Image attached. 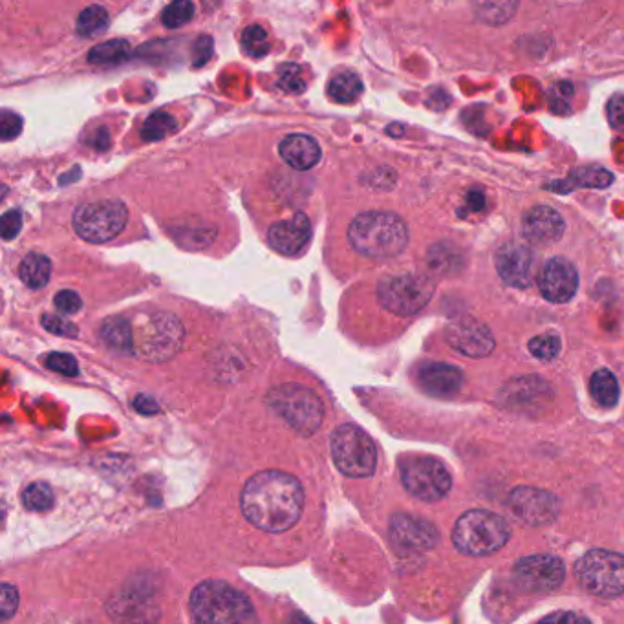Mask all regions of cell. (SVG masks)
<instances>
[{
    "label": "cell",
    "instance_id": "obj_31",
    "mask_svg": "<svg viewBox=\"0 0 624 624\" xmlns=\"http://www.w3.org/2000/svg\"><path fill=\"white\" fill-rule=\"evenodd\" d=\"M22 502L30 511H46V509L54 506V491L50 485L44 484V482H35V484L26 487V491L22 495Z\"/></svg>",
    "mask_w": 624,
    "mask_h": 624
},
{
    "label": "cell",
    "instance_id": "obj_44",
    "mask_svg": "<svg viewBox=\"0 0 624 624\" xmlns=\"http://www.w3.org/2000/svg\"><path fill=\"white\" fill-rule=\"evenodd\" d=\"M538 624H592L586 617L573 612H559V614L549 615Z\"/></svg>",
    "mask_w": 624,
    "mask_h": 624
},
{
    "label": "cell",
    "instance_id": "obj_13",
    "mask_svg": "<svg viewBox=\"0 0 624 624\" xmlns=\"http://www.w3.org/2000/svg\"><path fill=\"white\" fill-rule=\"evenodd\" d=\"M445 339L456 352L474 359L491 356L495 350V337L491 330L473 317H463L452 323L445 332Z\"/></svg>",
    "mask_w": 624,
    "mask_h": 624
},
{
    "label": "cell",
    "instance_id": "obj_11",
    "mask_svg": "<svg viewBox=\"0 0 624 624\" xmlns=\"http://www.w3.org/2000/svg\"><path fill=\"white\" fill-rule=\"evenodd\" d=\"M401 484L423 502H438L451 491V474L442 462L429 456H412L399 465Z\"/></svg>",
    "mask_w": 624,
    "mask_h": 624
},
{
    "label": "cell",
    "instance_id": "obj_5",
    "mask_svg": "<svg viewBox=\"0 0 624 624\" xmlns=\"http://www.w3.org/2000/svg\"><path fill=\"white\" fill-rule=\"evenodd\" d=\"M183 339L185 330L173 313H149L134 326V354L151 363L169 361L180 352Z\"/></svg>",
    "mask_w": 624,
    "mask_h": 624
},
{
    "label": "cell",
    "instance_id": "obj_20",
    "mask_svg": "<svg viewBox=\"0 0 624 624\" xmlns=\"http://www.w3.org/2000/svg\"><path fill=\"white\" fill-rule=\"evenodd\" d=\"M418 377L425 392L436 398H454L463 385L462 372L456 366L445 363H429L421 366Z\"/></svg>",
    "mask_w": 624,
    "mask_h": 624
},
{
    "label": "cell",
    "instance_id": "obj_25",
    "mask_svg": "<svg viewBox=\"0 0 624 624\" xmlns=\"http://www.w3.org/2000/svg\"><path fill=\"white\" fill-rule=\"evenodd\" d=\"M612 180H614L612 173H608L603 167H584V169H579V171H573L570 174L568 183H560L559 187L562 189L560 193H564V189L571 191L573 187L603 189V187H608Z\"/></svg>",
    "mask_w": 624,
    "mask_h": 624
},
{
    "label": "cell",
    "instance_id": "obj_40",
    "mask_svg": "<svg viewBox=\"0 0 624 624\" xmlns=\"http://www.w3.org/2000/svg\"><path fill=\"white\" fill-rule=\"evenodd\" d=\"M22 119L10 110H4L2 112V118H0V136L2 140L10 141L13 138H17L21 134Z\"/></svg>",
    "mask_w": 624,
    "mask_h": 624
},
{
    "label": "cell",
    "instance_id": "obj_48",
    "mask_svg": "<svg viewBox=\"0 0 624 624\" xmlns=\"http://www.w3.org/2000/svg\"><path fill=\"white\" fill-rule=\"evenodd\" d=\"M290 624H312V621H308V619L302 617V615L295 614L291 617Z\"/></svg>",
    "mask_w": 624,
    "mask_h": 624
},
{
    "label": "cell",
    "instance_id": "obj_10",
    "mask_svg": "<svg viewBox=\"0 0 624 624\" xmlns=\"http://www.w3.org/2000/svg\"><path fill=\"white\" fill-rule=\"evenodd\" d=\"M129 209L118 200H103L79 205L74 213L77 235L90 244H105L118 237L127 227Z\"/></svg>",
    "mask_w": 624,
    "mask_h": 624
},
{
    "label": "cell",
    "instance_id": "obj_3",
    "mask_svg": "<svg viewBox=\"0 0 624 624\" xmlns=\"http://www.w3.org/2000/svg\"><path fill=\"white\" fill-rule=\"evenodd\" d=\"M193 624H257L248 597L227 582L205 581L191 595Z\"/></svg>",
    "mask_w": 624,
    "mask_h": 624
},
{
    "label": "cell",
    "instance_id": "obj_46",
    "mask_svg": "<svg viewBox=\"0 0 624 624\" xmlns=\"http://www.w3.org/2000/svg\"><path fill=\"white\" fill-rule=\"evenodd\" d=\"M134 407L143 412V414L158 412V405L154 403V399L147 398V396H138V398L134 399Z\"/></svg>",
    "mask_w": 624,
    "mask_h": 624
},
{
    "label": "cell",
    "instance_id": "obj_14",
    "mask_svg": "<svg viewBox=\"0 0 624 624\" xmlns=\"http://www.w3.org/2000/svg\"><path fill=\"white\" fill-rule=\"evenodd\" d=\"M509 507L518 518L531 526H544L559 515L557 498L548 491L531 487L515 489L509 496Z\"/></svg>",
    "mask_w": 624,
    "mask_h": 624
},
{
    "label": "cell",
    "instance_id": "obj_28",
    "mask_svg": "<svg viewBox=\"0 0 624 624\" xmlns=\"http://www.w3.org/2000/svg\"><path fill=\"white\" fill-rule=\"evenodd\" d=\"M178 129L176 118L171 116L169 112H152L151 116L145 121L143 129H141V138L145 141H160L167 138L169 134H173Z\"/></svg>",
    "mask_w": 624,
    "mask_h": 624
},
{
    "label": "cell",
    "instance_id": "obj_1",
    "mask_svg": "<svg viewBox=\"0 0 624 624\" xmlns=\"http://www.w3.org/2000/svg\"><path fill=\"white\" fill-rule=\"evenodd\" d=\"M240 506L255 528L282 533L297 524L304 507V491L295 476L280 471H264L249 480Z\"/></svg>",
    "mask_w": 624,
    "mask_h": 624
},
{
    "label": "cell",
    "instance_id": "obj_21",
    "mask_svg": "<svg viewBox=\"0 0 624 624\" xmlns=\"http://www.w3.org/2000/svg\"><path fill=\"white\" fill-rule=\"evenodd\" d=\"M280 158L297 171H308L321 160L319 143L306 134H290L279 145Z\"/></svg>",
    "mask_w": 624,
    "mask_h": 624
},
{
    "label": "cell",
    "instance_id": "obj_30",
    "mask_svg": "<svg viewBox=\"0 0 624 624\" xmlns=\"http://www.w3.org/2000/svg\"><path fill=\"white\" fill-rule=\"evenodd\" d=\"M517 10V2H484V4L474 6L476 17L485 24H504L515 15Z\"/></svg>",
    "mask_w": 624,
    "mask_h": 624
},
{
    "label": "cell",
    "instance_id": "obj_12",
    "mask_svg": "<svg viewBox=\"0 0 624 624\" xmlns=\"http://www.w3.org/2000/svg\"><path fill=\"white\" fill-rule=\"evenodd\" d=\"M515 581L528 592H553L564 581V564L553 555H533L515 566Z\"/></svg>",
    "mask_w": 624,
    "mask_h": 624
},
{
    "label": "cell",
    "instance_id": "obj_6",
    "mask_svg": "<svg viewBox=\"0 0 624 624\" xmlns=\"http://www.w3.org/2000/svg\"><path fill=\"white\" fill-rule=\"evenodd\" d=\"M268 403L302 436H312L323 425V403L310 388L295 383L280 385L269 392Z\"/></svg>",
    "mask_w": 624,
    "mask_h": 624
},
{
    "label": "cell",
    "instance_id": "obj_43",
    "mask_svg": "<svg viewBox=\"0 0 624 624\" xmlns=\"http://www.w3.org/2000/svg\"><path fill=\"white\" fill-rule=\"evenodd\" d=\"M22 229V216L19 211H8L2 216V237L6 240L17 237Z\"/></svg>",
    "mask_w": 624,
    "mask_h": 624
},
{
    "label": "cell",
    "instance_id": "obj_36",
    "mask_svg": "<svg viewBox=\"0 0 624 624\" xmlns=\"http://www.w3.org/2000/svg\"><path fill=\"white\" fill-rule=\"evenodd\" d=\"M529 352L540 361H551L559 356L560 339L557 335H538L529 341Z\"/></svg>",
    "mask_w": 624,
    "mask_h": 624
},
{
    "label": "cell",
    "instance_id": "obj_29",
    "mask_svg": "<svg viewBox=\"0 0 624 624\" xmlns=\"http://www.w3.org/2000/svg\"><path fill=\"white\" fill-rule=\"evenodd\" d=\"M108 28V13L101 6H90L77 17V33L81 37H96Z\"/></svg>",
    "mask_w": 624,
    "mask_h": 624
},
{
    "label": "cell",
    "instance_id": "obj_15",
    "mask_svg": "<svg viewBox=\"0 0 624 624\" xmlns=\"http://www.w3.org/2000/svg\"><path fill=\"white\" fill-rule=\"evenodd\" d=\"M538 288L549 302H568L579 288V275L573 264L562 257L549 259L538 275Z\"/></svg>",
    "mask_w": 624,
    "mask_h": 624
},
{
    "label": "cell",
    "instance_id": "obj_34",
    "mask_svg": "<svg viewBox=\"0 0 624 624\" xmlns=\"http://www.w3.org/2000/svg\"><path fill=\"white\" fill-rule=\"evenodd\" d=\"M429 260H431L432 268L440 271V273H452V271L460 268L458 251H456V248L447 246V244L432 248L431 253H429Z\"/></svg>",
    "mask_w": 624,
    "mask_h": 624
},
{
    "label": "cell",
    "instance_id": "obj_38",
    "mask_svg": "<svg viewBox=\"0 0 624 624\" xmlns=\"http://www.w3.org/2000/svg\"><path fill=\"white\" fill-rule=\"evenodd\" d=\"M41 323H43L44 328L50 334L61 335V337H77V334H79L76 324L65 321V319L57 317V315L46 313L43 319H41Z\"/></svg>",
    "mask_w": 624,
    "mask_h": 624
},
{
    "label": "cell",
    "instance_id": "obj_24",
    "mask_svg": "<svg viewBox=\"0 0 624 624\" xmlns=\"http://www.w3.org/2000/svg\"><path fill=\"white\" fill-rule=\"evenodd\" d=\"M590 388H592L593 399L603 407H614L619 401V383L614 374L606 368H601L593 374Z\"/></svg>",
    "mask_w": 624,
    "mask_h": 624
},
{
    "label": "cell",
    "instance_id": "obj_7",
    "mask_svg": "<svg viewBox=\"0 0 624 624\" xmlns=\"http://www.w3.org/2000/svg\"><path fill=\"white\" fill-rule=\"evenodd\" d=\"M577 579L586 592L603 599L624 593V555L608 549H593L577 564Z\"/></svg>",
    "mask_w": 624,
    "mask_h": 624
},
{
    "label": "cell",
    "instance_id": "obj_22",
    "mask_svg": "<svg viewBox=\"0 0 624 624\" xmlns=\"http://www.w3.org/2000/svg\"><path fill=\"white\" fill-rule=\"evenodd\" d=\"M101 339L119 354H134V328L121 317H112L103 323Z\"/></svg>",
    "mask_w": 624,
    "mask_h": 624
},
{
    "label": "cell",
    "instance_id": "obj_32",
    "mask_svg": "<svg viewBox=\"0 0 624 624\" xmlns=\"http://www.w3.org/2000/svg\"><path fill=\"white\" fill-rule=\"evenodd\" d=\"M242 44H244L246 54L255 57V59H260V57L269 54L268 33L259 24L246 28V32L242 35Z\"/></svg>",
    "mask_w": 624,
    "mask_h": 624
},
{
    "label": "cell",
    "instance_id": "obj_17",
    "mask_svg": "<svg viewBox=\"0 0 624 624\" xmlns=\"http://www.w3.org/2000/svg\"><path fill=\"white\" fill-rule=\"evenodd\" d=\"M310 238H312V224H310V218L304 213H297L290 220L273 224L268 231L269 246L284 257L299 255L302 249L308 246Z\"/></svg>",
    "mask_w": 624,
    "mask_h": 624
},
{
    "label": "cell",
    "instance_id": "obj_18",
    "mask_svg": "<svg viewBox=\"0 0 624 624\" xmlns=\"http://www.w3.org/2000/svg\"><path fill=\"white\" fill-rule=\"evenodd\" d=\"M564 218L549 205H537L524 216L522 233L535 246H551L564 235Z\"/></svg>",
    "mask_w": 624,
    "mask_h": 624
},
{
    "label": "cell",
    "instance_id": "obj_19",
    "mask_svg": "<svg viewBox=\"0 0 624 624\" xmlns=\"http://www.w3.org/2000/svg\"><path fill=\"white\" fill-rule=\"evenodd\" d=\"M394 542L405 549H432L438 544V531L423 518L396 515L390 524Z\"/></svg>",
    "mask_w": 624,
    "mask_h": 624
},
{
    "label": "cell",
    "instance_id": "obj_42",
    "mask_svg": "<svg viewBox=\"0 0 624 624\" xmlns=\"http://www.w3.org/2000/svg\"><path fill=\"white\" fill-rule=\"evenodd\" d=\"M606 114L614 129L624 130V96L612 97L606 107Z\"/></svg>",
    "mask_w": 624,
    "mask_h": 624
},
{
    "label": "cell",
    "instance_id": "obj_35",
    "mask_svg": "<svg viewBox=\"0 0 624 624\" xmlns=\"http://www.w3.org/2000/svg\"><path fill=\"white\" fill-rule=\"evenodd\" d=\"M194 6L189 0H178L169 4L162 13V21L167 28H180L193 19Z\"/></svg>",
    "mask_w": 624,
    "mask_h": 624
},
{
    "label": "cell",
    "instance_id": "obj_41",
    "mask_svg": "<svg viewBox=\"0 0 624 624\" xmlns=\"http://www.w3.org/2000/svg\"><path fill=\"white\" fill-rule=\"evenodd\" d=\"M2 619H10L11 615L17 612V606H19V592L17 588H13L11 584H4L2 586Z\"/></svg>",
    "mask_w": 624,
    "mask_h": 624
},
{
    "label": "cell",
    "instance_id": "obj_16",
    "mask_svg": "<svg viewBox=\"0 0 624 624\" xmlns=\"http://www.w3.org/2000/svg\"><path fill=\"white\" fill-rule=\"evenodd\" d=\"M496 271L513 288H528L533 271L531 249L518 242H509L498 249L495 257Z\"/></svg>",
    "mask_w": 624,
    "mask_h": 624
},
{
    "label": "cell",
    "instance_id": "obj_33",
    "mask_svg": "<svg viewBox=\"0 0 624 624\" xmlns=\"http://www.w3.org/2000/svg\"><path fill=\"white\" fill-rule=\"evenodd\" d=\"M279 87L288 94H302L306 88V77L301 66L286 63L279 68Z\"/></svg>",
    "mask_w": 624,
    "mask_h": 624
},
{
    "label": "cell",
    "instance_id": "obj_9",
    "mask_svg": "<svg viewBox=\"0 0 624 624\" xmlns=\"http://www.w3.org/2000/svg\"><path fill=\"white\" fill-rule=\"evenodd\" d=\"M434 295V282L425 275L405 273L387 277L377 286V299L381 306L399 317L420 313Z\"/></svg>",
    "mask_w": 624,
    "mask_h": 624
},
{
    "label": "cell",
    "instance_id": "obj_45",
    "mask_svg": "<svg viewBox=\"0 0 624 624\" xmlns=\"http://www.w3.org/2000/svg\"><path fill=\"white\" fill-rule=\"evenodd\" d=\"M213 54V39L211 37H200L194 44V65H204L205 61Z\"/></svg>",
    "mask_w": 624,
    "mask_h": 624
},
{
    "label": "cell",
    "instance_id": "obj_2",
    "mask_svg": "<svg viewBox=\"0 0 624 624\" xmlns=\"http://www.w3.org/2000/svg\"><path fill=\"white\" fill-rule=\"evenodd\" d=\"M348 242L368 259H392L409 244V227L394 213L368 211L348 227Z\"/></svg>",
    "mask_w": 624,
    "mask_h": 624
},
{
    "label": "cell",
    "instance_id": "obj_39",
    "mask_svg": "<svg viewBox=\"0 0 624 624\" xmlns=\"http://www.w3.org/2000/svg\"><path fill=\"white\" fill-rule=\"evenodd\" d=\"M54 302L55 308H57L59 312L65 313V315H74V313L79 312L81 306H83L81 297L77 295L76 291L72 290L59 291V293L55 295Z\"/></svg>",
    "mask_w": 624,
    "mask_h": 624
},
{
    "label": "cell",
    "instance_id": "obj_8",
    "mask_svg": "<svg viewBox=\"0 0 624 624\" xmlns=\"http://www.w3.org/2000/svg\"><path fill=\"white\" fill-rule=\"evenodd\" d=\"M330 443L335 465L341 473L352 478H365L376 471V445L357 425H341L335 429Z\"/></svg>",
    "mask_w": 624,
    "mask_h": 624
},
{
    "label": "cell",
    "instance_id": "obj_27",
    "mask_svg": "<svg viewBox=\"0 0 624 624\" xmlns=\"http://www.w3.org/2000/svg\"><path fill=\"white\" fill-rule=\"evenodd\" d=\"M130 57V46L127 41H108L97 44L88 52V63L92 65H114L123 63Z\"/></svg>",
    "mask_w": 624,
    "mask_h": 624
},
{
    "label": "cell",
    "instance_id": "obj_47",
    "mask_svg": "<svg viewBox=\"0 0 624 624\" xmlns=\"http://www.w3.org/2000/svg\"><path fill=\"white\" fill-rule=\"evenodd\" d=\"M484 202V194L480 193V191H473V193L469 194V205L476 211H480L484 207Z\"/></svg>",
    "mask_w": 624,
    "mask_h": 624
},
{
    "label": "cell",
    "instance_id": "obj_23",
    "mask_svg": "<svg viewBox=\"0 0 624 624\" xmlns=\"http://www.w3.org/2000/svg\"><path fill=\"white\" fill-rule=\"evenodd\" d=\"M21 280L30 288V290H41L52 275V264L48 257H44L41 253H30L28 257L22 260L21 269H19Z\"/></svg>",
    "mask_w": 624,
    "mask_h": 624
},
{
    "label": "cell",
    "instance_id": "obj_26",
    "mask_svg": "<svg viewBox=\"0 0 624 624\" xmlns=\"http://www.w3.org/2000/svg\"><path fill=\"white\" fill-rule=\"evenodd\" d=\"M328 92L337 103L348 105V103H354L363 94V81L356 74L345 72V74H339L332 79Z\"/></svg>",
    "mask_w": 624,
    "mask_h": 624
},
{
    "label": "cell",
    "instance_id": "obj_4",
    "mask_svg": "<svg viewBox=\"0 0 624 624\" xmlns=\"http://www.w3.org/2000/svg\"><path fill=\"white\" fill-rule=\"evenodd\" d=\"M509 540V526L506 520L484 509L467 511L456 522L452 531V542L465 555L485 557L504 548Z\"/></svg>",
    "mask_w": 624,
    "mask_h": 624
},
{
    "label": "cell",
    "instance_id": "obj_37",
    "mask_svg": "<svg viewBox=\"0 0 624 624\" xmlns=\"http://www.w3.org/2000/svg\"><path fill=\"white\" fill-rule=\"evenodd\" d=\"M44 365L57 374H63V376L74 377L79 374L76 357L70 356V354H61V352L48 354L44 359Z\"/></svg>",
    "mask_w": 624,
    "mask_h": 624
}]
</instances>
